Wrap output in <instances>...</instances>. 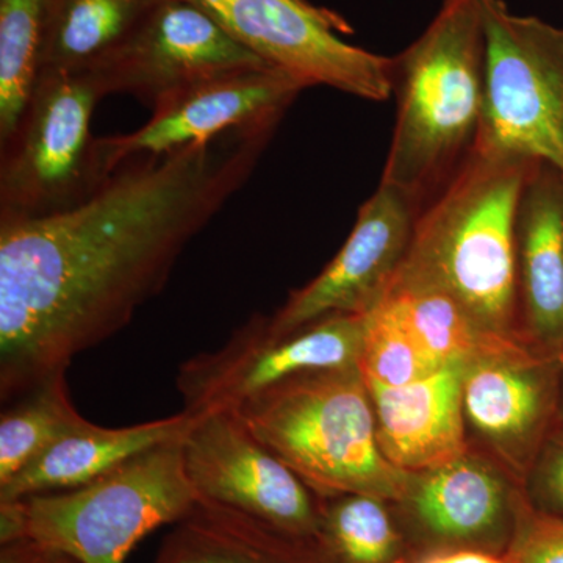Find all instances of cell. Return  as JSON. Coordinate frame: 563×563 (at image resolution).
<instances>
[{
  "instance_id": "12",
  "label": "cell",
  "mask_w": 563,
  "mask_h": 563,
  "mask_svg": "<svg viewBox=\"0 0 563 563\" xmlns=\"http://www.w3.org/2000/svg\"><path fill=\"white\" fill-rule=\"evenodd\" d=\"M561 358L518 343L466 365V433L521 484L561 424Z\"/></svg>"
},
{
  "instance_id": "16",
  "label": "cell",
  "mask_w": 563,
  "mask_h": 563,
  "mask_svg": "<svg viewBox=\"0 0 563 563\" xmlns=\"http://www.w3.org/2000/svg\"><path fill=\"white\" fill-rule=\"evenodd\" d=\"M517 298L520 335L532 350L563 358V174L533 162L517 225Z\"/></svg>"
},
{
  "instance_id": "1",
  "label": "cell",
  "mask_w": 563,
  "mask_h": 563,
  "mask_svg": "<svg viewBox=\"0 0 563 563\" xmlns=\"http://www.w3.org/2000/svg\"><path fill=\"white\" fill-rule=\"evenodd\" d=\"M279 124L122 165L87 201L0 220V398L11 402L132 321L257 168Z\"/></svg>"
},
{
  "instance_id": "28",
  "label": "cell",
  "mask_w": 563,
  "mask_h": 563,
  "mask_svg": "<svg viewBox=\"0 0 563 563\" xmlns=\"http://www.w3.org/2000/svg\"><path fill=\"white\" fill-rule=\"evenodd\" d=\"M0 563H80L68 554L47 550L31 540L2 544Z\"/></svg>"
},
{
  "instance_id": "20",
  "label": "cell",
  "mask_w": 563,
  "mask_h": 563,
  "mask_svg": "<svg viewBox=\"0 0 563 563\" xmlns=\"http://www.w3.org/2000/svg\"><path fill=\"white\" fill-rule=\"evenodd\" d=\"M162 2L47 0L41 36L40 73H92L101 68Z\"/></svg>"
},
{
  "instance_id": "26",
  "label": "cell",
  "mask_w": 563,
  "mask_h": 563,
  "mask_svg": "<svg viewBox=\"0 0 563 563\" xmlns=\"http://www.w3.org/2000/svg\"><path fill=\"white\" fill-rule=\"evenodd\" d=\"M507 563H563V518L539 512L526 504Z\"/></svg>"
},
{
  "instance_id": "29",
  "label": "cell",
  "mask_w": 563,
  "mask_h": 563,
  "mask_svg": "<svg viewBox=\"0 0 563 563\" xmlns=\"http://www.w3.org/2000/svg\"><path fill=\"white\" fill-rule=\"evenodd\" d=\"M415 563H507L504 554L479 550H444L422 554Z\"/></svg>"
},
{
  "instance_id": "7",
  "label": "cell",
  "mask_w": 563,
  "mask_h": 563,
  "mask_svg": "<svg viewBox=\"0 0 563 563\" xmlns=\"http://www.w3.org/2000/svg\"><path fill=\"white\" fill-rule=\"evenodd\" d=\"M485 99L476 151L547 162L563 174V27L479 0Z\"/></svg>"
},
{
  "instance_id": "18",
  "label": "cell",
  "mask_w": 563,
  "mask_h": 563,
  "mask_svg": "<svg viewBox=\"0 0 563 563\" xmlns=\"http://www.w3.org/2000/svg\"><path fill=\"white\" fill-rule=\"evenodd\" d=\"M191 420L185 410L128 428H102L85 420L13 479L0 485V503L91 483L133 455L181 435L190 428Z\"/></svg>"
},
{
  "instance_id": "25",
  "label": "cell",
  "mask_w": 563,
  "mask_h": 563,
  "mask_svg": "<svg viewBox=\"0 0 563 563\" xmlns=\"http://www.w3.org/2000/svg\"><path fill=\"white\" fill-rule=\"evenodd\" d=\"M361 369L369 383L401 387L442 368L422 350L396 307L383 299L366 313Z\"/></svg>"
},
{
  "instance_id": "19",
  "label": "cell",
  "mask_w": 563,
  "mask_h": 563,
  "mask_svg": "<svg viewBox=\"0 0 563 563\" xmlns=\"http://www.w3.org/2000/svg\"><path fill=\"white\" fill-rule=\"evenodd\" d=\"M152 563H322L317 543L201 501L174 523Z\"/></svg>"
},
{
  "instance_id": "6",
  "label": "cell",
  "mask_w": 563,
  "mask_h": 563,
  "mask_svg": "<svg viewBox=\"0 0 563 563\" xmlns=\"http://www.w3.org/2000/svg\"><path fill=\"white\" fill-rule=\"evenodd\" d=\"M102 98L95 73L41 70L16 128L0 141V220L62 213L101 188L90 128Z\"/></svg>"
},
{
  "instance_id": "15",
  "label": "cell",
  "mask_w": 563,
  "mask_h": 563,
  "mask_svg": "<svg viewBox=\"0 0 563 563\" xmlns=\"http://www.w3.org/2000/svg\"><path fill=\"white\" fill-rule=\"evenodd\" d=\"M422 209L412 196L380 184L339 254L266 320L269 331L290 333L325 314L372 312L406 261Z\"/></svg>"
},
{
  "instance_id": "10",
  "label": "cell",
  "mask_w": 563,
  "mask_h": 563,
  "mask_svg": "<svg viewBox=\"0 0 563 563\" xmlns=\"http://www.w3.org/2000/svg\"><path fill=\"white\" fill-rule=\"evenodd\" d=\"M181 454L201 501L220 504L285 536L317 542L321 496L258 442L236 413L192 417L181 437Z\"/></svg>"
},
{
  "instance_id": "17",
  "label": "cell",
  "mask_w": 563,
  "mask_h": 563,
  "mask_svg": "<svg viewBox=\"0 0 563 563\" xmlns=\"http://www.w3.org/2000/svg\"><path fill=\"white\" fill-rule=\"evenodd\" d=\"M465 372V363H455L401 387L366 380L377 440L393 465L407 473L428 472L472 450L463 418Z\"/></svg>"
},
{
  "instance_id": "21",
  "label": "cell",
  "mask_w": 563,
  "mask_h": 563,
  "mask_svg": "<svg viewBox=\"0 0 563 563\" xmlns=\"http://www.w3.org/2000/svg\"><path fill=\"white\" fill-rule=\"evenodd\" d=\"M384 299L396 307L440 368L455 363L468 365L484 355L525 343L485 332L461 303L437 288L393 284Z\"/></svg>"
},
{
  "instance_id": "13",
  "label": "cell",
  "mask_w": 563,
  "mask_h": 563,
  "mask_svg": "<svg viewBox=\"0 0 563 563\" xmlns=\"http://www.w3.org/2000/svg\"><path fill=\"white\" fill-rule=\"evenodd\" d=\"M272 68L188 0H163L139 31L92 70L106 96L132 95L150 109L174 92L240 70Z\"/></svg>"
},
{
  "instance_id": "14",
  "label": "cell",
  "mask_w": 563,
  "mask_h": 563,
  "mask_svg": "<svg viewBox=\"0 0 563 563\" xmlns=\"http://www.w3.org/2000/svg\"><path fill=\"white\" fill-rule=\"evenodd\" d=\"M528 504L523 484L484 453L410 473L396 503L415 543L426 553L479 550L506 554ZM424 553V554H426Z\"/></svg>"
},
{
  "instance_id": "4",
  "label": "cell",
  "mask_w": 563,
  "mask_h": 563,
  "mask_svg": "<svg viewBox=\"0 0 563 563\" xmlns=\"http://www.w3.org/2000/svg\"><path fill=\"white\" fill-rule=\"evenodd\" d=\"M252 435L321 498L401 501L410 473L385 457L361 366L299 374L236 410Z\"/></svg>"
},
{
  "instance_id": "8",
  "label": "cell",
  "mask_w": 563,
  "mask_h": 563,
  "mask_svg": "<svg viewBox=\"0 0 563 563\" xmlns=\"http://www.w3.org/2000/svg\"><path fill=\"white\" fill-rule=\"evenodd\" d=\"M366 314H325L290 333H274L265 318L239 329L214 352L181 363L177 388L192 417L236 412L244 404L299 374L361 366Z\"/></svg>"
},
{
  "instance_id": "3",
  "label": "cell",
  "mask_w": 563,
  "mask_h": 563,
  "mask_svg": "<svg viewBox=\"0 0 563 563\" xmlns=\"http://www.w3.org/2000/svg\"><path fill=\"white\" fill-rule=\"evenodd\" d=\"M391 96L395 131L380 184L426 207L479 140L485 99L479 0H443L426 31L391 57Z\"/></svg>"
},
{
  "instance_id": "11",
  "label": "cell",
  "mask_w": 563,
  "mask_h": 563,
  "mask_svg": "<svg viewBox=\"0 0 563 563\" xmlns=\"http://www.w3.org/2000/svg\"><path fill=\"white\" fill-rule=\"evenodd\" d=\"M306 88L284 70L257 68L174 92L152 107L150 121L136 131L96 139L103 176L109 179L125 163L163 157L236 129L279 124Z\"/></svg>"
},
{
  "instance_id": "30",
  "label": "cell",
  "mask_w": 563,
  "mask_h": 563,
  "mask_svg": "<svg viewBox=\"0 0 563 563\" xmlns=\"http://www.w3.org/2000/svg\"><path fill=\"white\" fill-rule=\"evenodd\" d=\"M561 422H563V358L561 366Z\"/></svg>"
},
{
  "instance_id": "22",
  "label": "cell",
  "mask_w": 563,
  "mask_h": 563,
  "mask_svg": "<svg viewBox=\"0 0 563 563\" xmlns=\"http://www.w3.org/2000/svg\"><path fill=\"white\" fill-rule=\"evenodd\" d=\"M391 503L368 495L322 498L317 548L322 563H407L409 542Z\"/></svg>"
},
{
  "instance_id": "27",
  "label": "cell",
  "mask_w": 563,
  "mask_h": 563,
  "mask_svg": "<svg viewBox=\"0 0 563 563\" xmlns=\"http://www.w3.org/2000/svg\"><path fill=\"white\" fill-rule=\"evenodd\" d=\"M523 488L533 509L563 518V422L543 443Z\"/></svg>"
},
{
  "instance_id": "2",
  "label": "cell",
  "mask_w": 563,
  "mask_h": 563,
  "mask_svg": "<svg viewBox=\"0 0 563 563\" xmlns=\"http://www.w3.org/2000/svg\"><path fill=\"white\" fill-rule=\"evenodd\" d=\"M532 163L474 150L422 209L393 284L448 292L485 332L523 340L515 225Z\"/></svg>"
},
{
  "instance_id": "9",
  "label": "cell",
  "mask_w": 563,
  "mask_h": 563,
  "mask_svg": "<svg viewBox=\"0 0 563 563\" xmlns=\"http://www.w3.org/2000/svg\"><path fill=\"white\" fill-rule=\"evenodd\" d=\"M255 57L307 88L329 87L365 101L391 98V57L343 38V16L309 0H188Z\"/></svg>"
},
{
  "instance_id": "5",
  "label": "cell",
  "mask_w": 563,
  "mask_h": 563,
  "mask_svg": "<svg viewBox=\"0 0 563 563\" xmlns=\"http://www.w3.org/2000/svg\"><path fill=\"white\" fill-rule=\"evenodd\" d=\"M181 437L80 487L0 503V543L31 540L80 563H124L147 533L177 523L199 501Z\"/></svg>"
},
{
  "instance_id": "23",
  "label": "cell",
  "mask_w": 563,
  "mask_h": 563,
  "mask_svg": "<svg viewBox=\"0 0 563 563\" xmlns=\"http://www.w3.org/2000/svg\"><path fill=\"white\" fill-rule=\"evenodd\" d=\"M65 374L36 385L3 410L0 417V485L13 479L65 433L85 421L70 401Z\"/></svg>"
},
{
  "instance_id": "24",
  "label": "cell",
  "mask_w": 563,
  "mask_h": 563,
  "mask_svg": "<svg viewBox=\"0 0 563 563\" xmlns=\"http://www.w3.org/2000/svg\"><path fill=\"white\" fill-rule=\"evenodd\" d=\"M47 0H0V141L16 128L40 73Z\"/></svg>"
}]
</instances>
